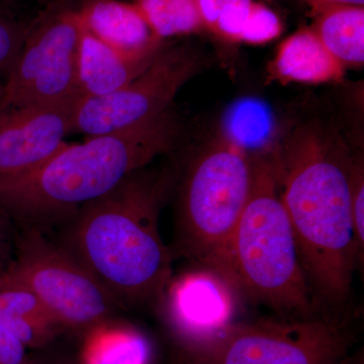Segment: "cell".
Returning <instances> with one entry per match:
<instances>
[{"label":"cell","mask_w":364,"mask_h":364,"mask_svg":"<svg viewBox=\"0 0 364 364\" xmlns=\"http://www.w3.org/2000/svg\"><path fill=\"white\" fill-rule=\"evenodd\" d=\"M272 164L316 313L351 325L354 274L363 264L352 218L353 160L306 129Z\"/></svg>","instance_id":"6da1fadb"},{"label":"cell","mask_w":364,"mask_h":364,"mask_svg":"<svg viewBox=\"0 0 364 364\" xmlns=\"http://www.w3.org/2000/svg\"><path fill=\"white\" fill-rule=\"evenodd\" d=\"M143 169L79 208L63 247L117 305L158 303L173 277L159 231L170 178Z\"/></svg>","instance_id":"7a4b0ae2"},{"label":"cell","mask_w":364,"mask_h":364,"mask_svg":"<svg viewBox=\"0 0 364 364\" xmlns=\"http://www.w3.org/2000/svg\"><path fill=\"white\" fill-rule=\"evenodd\" d=\"M179 134L166 111L123 130L66 145L28 171L0 176V210L28 224L68 219L168 152Z\"/></svg>","instance_id":"3957f363"},{"label":"cell","mask_w":364,"mask_h":364,"mask_svg":"<svg viewBox=\"0 0 364 364\" xmlns=\"http://www.w3.org/2000/svg\"><path fill=\"white\" fill-rule=\"evenodd\" d=\"M253 168L250 196L220 272L234 282L244 301L267 308L274 317H318L301 269L293 227L279 196L272 158L253 159Z\"/></svg>","instance_id":"277c9868"},{"label":"cell","mask_w":364,"mask_h":364,"mask_svg":"<svg viewBox=\"0 0 364 364\" xmlns=\"http://www.w3.org/2000/svg\"><path fill=\"white\" fill-rule=\"evenodd\" d=\"M253 173V160L223 140L193 160L179 189L173 256L220 272Z\"/></svg>","instance_id":"5b68a950"},{"label":"cell","mask_w":364,"mask_h":364,"mask_svg":"<svg viewBox=\"0 0 364 364\" xmlns=\"http://www.w3.org/2000/svg\"><path fill=\"white\" fill-rule=\"evenodd\" d=\"M350 325L324 318L238 321L186 352L188 364H346Z\"/></svg>","instance_id":"8992f818"},{"label":"cell","mask_w":364,"mask_h":364,"mask_svg":"<svg viewBox=\"0 0 364 364\" xmlns=\"http://www.w3.org/2000/svg\"><path fill=\"white\" fill-rule=\"evenodd\" d=\"M2 272L30 289L63 328L92 329L116 308L97 279L37 228L21 236L16 259Z\"/></svg>","instance_id":"52a82bcc"},{"label":"cell","mask_w":364,"mask_h":364,"mask_svg":"<svg viewBox=\"0 0 364 364\" xmlns=\"http://www.w3.org/2000/svg\"><path fill=\"white\" fill-rule=\"evenodd\" d=\"M77 9H59L30 25L20 54L2 85L0 112L80 95Z\"/></svg>","instance_id":"ba28073f"},{"label":"cell","mask_w":364,"mask_h":364,"mask_svg":"<svg viewBox=\"0 0 364 364\" xmlns=\"http://www.w3.org/2000/svg\"><path fill=\"white\" fill-rule=\"evenodd\" d=\"M198 65V57L188 48L162 50L142 74L121 90L105 97L82 98L71 134L90 136L112 133L168 111Z\"/></svg>","instance_id":"9c48e42d"},{"label":"cell","mask_w":364,"mask_h":364,"mask_svg":"<svg viewBox=\"0 0 364 364\" xmlns=\"http://www.w3.org/2000/svg\"><path fill=\"white\" fill-rule=\"evenodd\" d=\"M244 299L229 277L196 264L172 277L158 303L184 353L219 336L238 322Z\"/></svg>","instance_id":"30bf717a"},{"label":"cell","mask_w":364,"mask_h":364,"mask_svg":"<svg viewBox=\"0 0 364 364\" xmlns=\"http://www.w3.org/2000/svg\"><path fill=\"white\" fill-rule=\"evenodd\" d=\"M82 98L0 112V176L36 168L63 148Z\"/></svg>","instance_id":"8fae6325"},{"label":"cell","mask_w":364,"mask_h":364,"mask_svg":"<svg viewBox=\"0 0 364 364\" xmlns=\"http://www.w3.org/2000/svg\"><path fill=\"white\" fill-rule=\"evenodd\" d=\"M77 14L85 30L124 58L148 61L162 51L163 40L152 32L135 4L85 0Z\"/></svg>","instance_id":"7c38bea8"},{"label":"cell","mask_w":364,"mask_h":364,"mask_svg":"<svg viewBox=\"0 0 364 364\" xmlns=\"http://www.w3.org/2000/svg\"><path fill=\"white\" fill-rule=\"evenodd\" d=\"M153 60L124 58L82 28L78 47V92L83 98L112 95L142 74Z\"/></svg>","instance_id":"4fadbf2b"},{"label":"cell","mask_w":364,"mask_h":364,"mask_svg":"<svg viewBox=\"0 0 364 364\" xmlns=\"http://www.w3.org/2000/svg\"><path fill=\"white\" fill-rule=\"evenodd\" d=\"M344 70L312 28L299 31L284 41L270 65V73L277 80L309 85L341 80Z\"/></svg>","instance_id":"5bb4252c"},{"label":"cell","mask_w":364,"mask_h":364,"mask_svg":"<svg viewBox=\"0 0 364 364\" xmlns=\"http://www.w3.org/2000/svg\"><path fill=\"white\" fill-rule=\"evenodd\" d=\"M0 325L26 347L51 341L63 328L28 287L0 272Z\"/></svg>","instance_id":"9a60e30c"},{"label":"cell","mask_w":364,"mask_h":364,"mask_svg":"<svg viewBox=\"0 0 364 364\" xmlns=\"http://www.w3.org/2000/svg\"><path fill=\"white\" fill-rule=\"evenodd\" d=\"M277 130L272 109L259 98L236 100L222 119L223 141L252 160L267 158L272 153Z\"/></svg>","instance_id":"2e32d148"},{"label":"cell","mask_w":364,"mask_h":364,"mask_svg":"<svg viewBox=\"0 0 364 364\" xmlns=\"http://www.w3.org/2000/svg\"><path fill=\"white\" fill-rule=\"evenodd\" d=\"M316 16L312 30L344 67L364 63V7L337 6Z\"/></svg>","instance_id":"e0dca14e"},{"label":"cell","mask_w":364,"mask_h":364,"mask_svg":"<svg viewBox=\"0 0 364 364\" xmlns=\"http://www.w3.org/2000/svg\"><path fill=\"white\" fill-rule=\"evenodd\" d=\"M105 323L90 329L83 348V364H150L151 346L142 333Z\"/></svg>","instance_id":"ac0fdd59"},{"label":"cell","mask_w":364,"mask_h":364,"mask_svg":"<svg viewBox=\"0 0 364 364\" xmlns=\"http://www.w3.org/2000/svg\"><path fill=\"white\" fill-rule=\"evenodd\" d=\"M134 4L159 39L205 28L196 0H135Z\"/></svg>","instance_id":"d6986e66"},{"label":"cell","mask_w":364,"mask_h":364,"mask_svg":"<svg viewBox=\"0 0 364 364\" xmlns=\"http://www.w3.org/2000/svg\"><path fill=\"white\" fill-rule=\"evenodd\" d=\"M280 33L282 23L277 14L264 4L252 1L240 42L264 44L279 37Z\"/></svg>","instance_id":"ffe728a7"},{"label":"cell","mask_w":364,"mask_h":364,"mask_svg":"<svg viewBox=\"0 0 364 364\" xmlns=\"http://www.w3.org/2000/svg\"><path fill=\"white\" fill-rule=\"evenodd\" d=\"M30 25L0 11V79H6L20 54Z\"/></svg>","instance_id":"44dd1931"},{"label":"cell","mask_w":364,"mask_h":364,"mask_svg":"<svg viewBox=\"0 0 364 364\" xmlns=\"http://www.w3.org/2000/svg\"><path fill=\"white\" fill-rule=\"evenodd\" d=\"M352 218L356 246L361 259L364 258V176L360 161L354 162L351 179Z\"/></svg>","instance_id":"7402d4cb"},{"label":"cell","mask_w":364,"mask_h":364,"mask_svg":"<svg viewBox=\"0 0 364 364\" xmlns=\"http://www.w3.org/2000/svg\"><path fill=\"white\" fill-rule=\"evenodd\" d=\"M26 346L0 325V364H26Z\"/></svg>","instance_id":"603a6c76"},{"label":"cell","mask_w":364,"mask_h":364,"mask_svg":"<svg viewBox=\"0 0 364 364\" xmlns=\"http://www.w3.org/2000/svg\"><path fill=\"white\" fill-rule=\"evenodd\" d=\"M253 0H196L203 26L214 31L218 18L224 9L237 4H250Z\"/></svg>","instance_id":"cb8c5ba5"},{"label":"cell","mask_w":364,"mask_h":364,"mask_svg":"<svg viewBox=\"0 0 364 364\" xmlns=\"http://www.w3.org/2000/svg\"><path fill=\"white\" fill-rule=\"evenodd\" d=\"M314 14L337 6H363L364 0H304Z\"/></svg>","instance_id":"d4e9b609"},{"label":"cell","mask_w":364,"mask_h":364,"mask_svg":"<svg viewBox=\"0 0 364 364\" xmlns=\"http://www.w3.org/2000/svg\"><path fill=\"white\" fill-rule=\"evenodd\" d=\"M7 218L9 215L4 210H0V272H4L1 269L2 264L9 255V245H11V235H9Z\"/></svg>","instance_id":"484cf974"},{"label":"cell","mask_w":364,"mask_h":364,"mask_svg":"<svg viewBox=\"0 0 364 364\" xmlns=\"http://www.w3.org/2000/svg\"><path fill=\"white\" fill-rule=\"evenodd\" d=\"M2 85H4V82H1V81H0V100H1L2 95Z\"/></svg>","instance_id":"4316f807"},{"label":"cell","mask_w":364,"mask_h":364,"mask_svg":"<svg viewBox=\"0 0 364 364\" xmlns=\"http://www.w3.org/2000/svg\"><path fill=\"white\" fill-rule=\"evenodd\" d=\"M59 1L70 2V1H74V0H59Z\"/></svg>","instance_id":"83f0119b"},{"label":"cell","mask_w":364,"mask_h":364,"mask_svg":"<svg viewBox=\"0 0 364 364\" xmlns=\"http://www.w3.org/2000/svg\"><path fill=\"white\" fill-rule=\"evenodd\" d=\"M346 364H351V358H350V359H349L348 363H347Z\"/></svg>","instance_id":"f1b7e54d"}]
</instances>
